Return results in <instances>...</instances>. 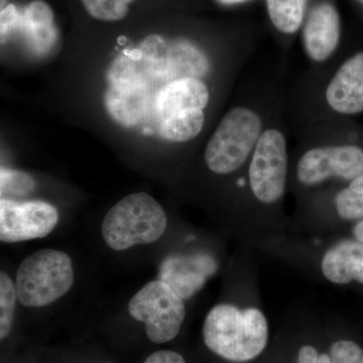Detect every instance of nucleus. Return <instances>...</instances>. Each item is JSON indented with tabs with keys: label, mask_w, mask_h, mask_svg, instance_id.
Returning <instances> with one entry per match:
<instances>
[{
	"label": "nucleus",
	"mask_w": 363,
	"mask_h": 363,
	"mask_svg": "<svg viewBox=\"0 0 363 363\" xmlns=\"http://www.w3.org/2000/svg\"><path fill=\"white\" fill-rule=\"evenodd\" d=\"M303 39L306 52L313 61L330 58L340 40V18L335 7L329 4L315 7L306 21Z\"/></svg>",
	"instance_id": "9b49d317"
},
{
	"label": "nucleus",
	"mask_w": 363,
	"mask_h": 363,
	"mask_svg": "<svg viewBox=\"0 0 363 363\" xmlns=\"http://www.w3.org/2000/svg\"><path fill=\"white\" fill-rule=\"evenodd\" d=\"M1 195L16 196L23 197L30 194L35 190V182L33 177L25 172L1 169Z\"/></svg>",
	"instance_id": "412c9836"
},
{
	"label": "nucleus",
	"mask_w": 363,
	"mask_h": 363,
	"mask_svg": "<svg viewBox=\"0 0 363 363\" xmlns=\"http://www.w3.org/2000/svg\"><path fill=\"white\" fill-rule=\"evenodd\" d=\"M216 269V262L208 253H176L162 260L157 276L183 300H187L201 290Z\"/></svg>",
	"instance_id": "1a4fd4ad"
},
{
	"label": "nucleus",
	"mask_w": 363,
	"mask_h": 363,
	"mask_svg": "<svg viewBox=\"0 0 363 363\" xmlns=\"http://www.w3.org/2000/svg\"><path fill=\"white\" fill-rule=\"evenodd\" d=\"M128 311L145 324L147 337L157 344L175 338L186 316L183 298L160 279L150 281L133 296Z\"/></svg>",
	"instance_id": "39448f33"
},
{
	"label": "nucleus",
	"mask_w": 363,
	"mask_h": 363,
	"mask_svg": "<svg viewBox=\"0 0 363 363\" xmlns=\"http://www.w3.org/2000/svg\"><path fill=\"white\" fill-rule=\"evenodd\" d=\"M167 215L161 205L147 193H135L117 202L105 215L101 233L114 250L150 245L167 229Z\"/></svg>",
	"instance_id": "f03ea898"
},
{
	"label": "nucleus",
	"mask_w": 363,
	"mask_h": 363,
	"mask_svg": "<svg viewBox=\"0 0 363 363\" xmlns=\"http://www.w3.org/2000/svg\"><path fill=\"white\" fill-rule=\"evenodd\" d=\"M337 214L344 220L363 218V174L351 181L335 197Z\"/></svg>",
	"instance_id": "f3484780"
},
{
	"label": "nucleus",
	"mask_w": 363,
	"mask_h": 363,
	"mask_svg": "<svg viewBox=\"0 0 363 363\" xmlns=\"http://www.w3.org/2000/svg\"><path fill=\"white\" fill-rule=\"evenodd\" d=\"M267 11L277 30L284 33L297 32L302 25L306 0H267Z\"/></svg>",
	"instance_id": "dca6fc26"
},
{
	"label": "nucleus",
	"mask_w": 363,
	"mask_h": 363,
	"mask_svg": "<svg viewBox=\"0 0 363 363\" xmlns=\"http://www.w3.org/2000/svg\"><path fill=\"white\" fill-rule=\"evenodd\" d=\"M353 235H354L355 240L363 243V219L358 222L353 228Z\"/></svg>",
	"instance_id": "393cba45"
},
{
	"label": "nucleus",
	"mask_w": 363,
	"mask_h": 363,
	"mask_svg": "<svg viewBox=\"0 0 363 363\" xmlns=\"http://www.w3.org/2000/svg\"><path fill=\"white\" fill-rule=\"evenodd\" d=\"M209 90L198 78L172 81L157 93L156 109L160 121L174 114L196 109L204 111L209 102Z\"/></svg>",
	"instance_id": "ddd939ff"
},
{
	"label": "nucleus",
	"mask_w": 363,
	"mask_h": 363,
	"mask_svg": "<svg viewBox=\"0 0 363 363\" xmlns=\"http://www.w3.org/2000/svg\"><path fill=\"white\" fill-rule=\"evenodd\" d=\"M331 363H363V350L350 340H339L332 344L329 353Z\"/></svg>",
	"instance_id": "4be33fe9"
},
{
	"label": "nucleus",
	"mask_w": 363,
	"mask_h": 363,
	"mask_svg": "<svg viewBox=\"0 0 363 363\" xmlns=\"http://www.w3.org/2000/svg\"><path fill=\"white\" fill-rule=\"evenodd\" d=\"M222 4H226V6H230V4H241V2L247 1V0H217Z\"/></svg>",
	"instance_id": "a878e982"
},
{
	"label": "nucleus",
	"mask_w": 363,
	"mask_h": 363,
	"mask_svg": "<svg viewBox=\"0 0 363 363\" xmlns=\"http://www.w3.org/2000/svg\"><path fill=\"white\" fill-rule=\"evenodd\" d=\"M269 323L257 308L215 306L208 313L203 338L208 348L224 359L245 362L255 359L267 347Z\"/></svg>",
	"instance_id": "f257e3e1"
},
{
	"label": "nucleus",
	"mask_w": 363,
	"mask_h": 363,
	"mask_svg": "<svg viewBox=\"0 0 363 363\" xmlns=\"http://www.w3.org/2000/svg\"><path fill=\"white\" fill-rule=\"evenodd\" d=\"M23 20L26 30L33 37L44 39L52 38L54 30V13L51 6L43 0H33L25 9Z\"/></svg>",
	"instance_id": "a211bd4d"
},
{
	"label": "nucleus",
	"mask_w": 363,
	"mask_h": 363,
	"mask_svg": "<svg viewBox=\"0 0 363 363\" xmlns=\"http://www.w3.org/2000/svg\"><path fill=\"white\" fill-rule=\"evenodd\" d=\"M363 174V150L357 145H328L308 150L298 162V181L315 186L330 178L352 181Z\"/></svg>",
	"instance_id": "0eeeda50"
},
{
	"label": "nucleus",
	"mask_w": 363,
	"mask_h": 363,
	"mask_svg": "<svg viewBox=\"0 0 363 363\" xmlns=\"http://www.w3.org/2000/svg\"><path fill=\"white\" fill-rule=\"evenodd\" d=\"M357 1H359V2H360V4H362V6H363V0H357Z\"/></svg>",
	"instance_id": "cd10ccee"
},
{
	"label": "nucleus",
	"mask_w": 363,
	"mask_h": 363,
	"mask_svg": "<svg viewBox=\"0 0 363 363\" xmlns=\"http://www.w3.org/2000/svg\"><path fill=\"white\" fill-rule=\"evenodd\" d=\"M58 221V211L49 203L0 201V240L4 242L45 238L54 230Z\"/></svg>",
	"instance_id": "6e6552de"
},
{
	"label": "nucleus",
	"mask_w": 363,
	"mask_h": 363,
	"mask_svg": "<svg viewBox=\"0 0 363 363\" xmlns=\"http://www.w3.org/2000/svg\"><path fill=\"white\" fill-rule=\"evenodd\" d=\"M7 0H1V6H4V4H6Z\"/></svg>",
	"instance_id": "bb28decb"
},
{
	"label": "nucleus",
	"mask_w": 363,
	"mask_h": 363,
	"mask_svg": "<svg viewBox=\"0 0 363 363\" xmlns=\"http://www.w3.org/2000/svg\"><path fill=\"white\" fill-rule=\"evenodd\" d=\"M325 278L336 285L355 281L363 285V243L342 240L329 248L321 262Z\"/></svg>",
	"instance_id": "4468645a"
},
{
	"label": "nucleus",
	"mask_w": 363,
	"mask_h": 363,
	"mask_svg": "<svg viewBox=\"0 0 363 363\" xmlns=\"http://www.w3.org/2000/svg\"><path fill=\"white\" fill-rule=\"evenodd\" d=\"M257 112L235 107L227 112L205 149L208 168L219 175L233 173L247 161L262 135Z\"/></svg>",
	"instance_id": "20e7f679"
},
{
	"label": "nucleus",
	"mask_w": 363,
	"mask_h": 363,
	"mask_svg": "<svg viewBox=\"0 0 363 363\" xmlns=\"http://www.w3.org/2000/svg\"><path fill=\"white\" fill-rule=\"evenodd\" d=\"M105 107L114 121L125 128H133L145 116L147 88L142 80L128 78L112 81L104 97Z\"/></svg>",
	"instance_id": "f8f14e48"
},
{
	"label": "nucleus",
	"mask_w": 363,
	"mask_h": 363,
	"mask_svg": "<svg viewBox=\"0 0 363 363\" xmlns=\"http://www.w3.org/2000/svg\"><path fill=\"white\" fill-rule=\"evenodd\" d=\"M73 284L70 257L60 250H40L26 257L18 267V301L25 307H45L66 295Z\"/></svg>",
	"instance_id": "7ed1b4c3"
},
{
	"label": "nucleus",
	"mask_w": 363,
	"mask_h": 363,
	"mask_svg": "<svg viewBox=\"0 0 363 363\" xmlns=\"http://www.w3.org/2000/svg\"><path fill=\"white\" fill-rule=\"evenodd\" d=\"M18 300L16 285L4 272L0 274V338L4 339L13 328L14 307Z\"/></svg>",
	"instance_id": "6ab92c4d"
},
{
	"label": "nucleus",
	"mask_w": 363,
	"mask_h": 363,
	"mask_svg": "<svg viewBox=\"0 0 363 363\" xmlns=\"http://www.w3.org/2000/svg\"><path fill=\"white\" fill-rule=\"evenodd\" d=\"M288 152L285 136L278 130L260 135L250 162V185L253 195L264 204L278 201L286 190Z\"/></svg>",
	"instance_id": "423d86ee"
},
{
	"label": "nucleus",
	"mask_w": 363,
	"mask_h": 363,
	"mask_svg": "<svg viewBox=\"0 0 363 363\" xmlns=\"http://www.w3.org/2000/svg\"><path fill=\"white\" fill-rule=\"evenodd\" d=\"M297 363H331V360L328 354L318 353L313 346L305 345L298 351Z\"/></svg>",
	"instance_id": "5701e85b"
},
{
	"label": "nucleus",
	"mask_w": 363,
	"mask_h": 363,
	"mask_svg": "<svg viewBox=\"0 0 363 363\" xmlns=\"http://www.w3.org/2000/svg\"><path fill=\"white\" fill-rule=\"evenodd\" d=\"M145 363H186L184 357L172 350H161L152 353Z\"/></svg>",
	"instance_id": "b1692460"
},
{
	"label": "nucleus",
	"mask_w": 363,
	"mask_h": 363,
	"mask_svg": "<svg viewBox=\"0 0 363 363\" xmlns=\"http://www.w3.org/2000/svg\"><path fill=\"white\" fill-rule=\"evenodd\" d=\"M204 121L202 109L174 114L160 121L159 133L171 142H189L201 133Z\"/></svg>",
	"instance_id": "2eb2a0df"
},
{
	"label": "nucleus",
	"mask_w": 363,
	"mask_h": 363,
	"mask_svg": "<svg viewBox=\"0 0 363 363\" xmlns=\"http://www.w3.org/2000/svg\"><path fill=\"white\" fill-rule=\"evenodd\" d=\"M92 18L104 21H121L128 13V6L135 0H81Z\"/></svg>",
	"instance_id": "aec40b11"
},
{
	"label": "nucleus",
	"mask_w": 363,
	"mask_h": 363,
	"mask_svg": "<svg viewBox=\"0 0 363 363\" xmlns=\"http://www.w3.org/2000/svg\"><path fill=\"white\" fill-rule=\"evenodd\" d=\"M326 101L344 116L363 112V52L346 60L327 86Z\"/></svg>",
	"instance_id": "9d476101"
}]
</instances>
